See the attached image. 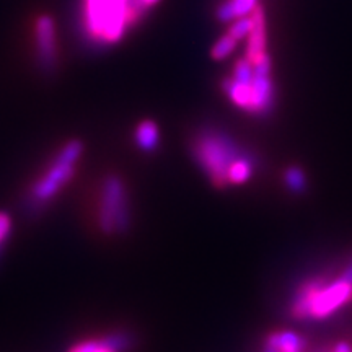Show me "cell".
<instances>
[{"label":"cell","mask_w":352,"mask_h":352,"mask_svg":"<svg viewBox=\"0 0 352 352\" xmlns=\"http://www.w3.org/2000/svg\"><path fill=\"white\" fill-rule=\"evenodd\" d=\"M144 12L140 0H85V26L94 41L113 44Z\"/></svg>","instance_id":"obj_1"},{"label":"cell","mask_w":352,"mask_h":352,"mask_svg":"<svg viewBox=\"0 0 352 352\" xmlns=\"http://www.w3.org/2000/svg\"><path fill=\"white\" fill-rule=\"evenodd\" d=\"M192 151L197 164L208 171L217 186H226L228 183V170L235 162L252 158L241 152L228 135L214 129L201 131L192 145Z\"/></svg>","instance_id":"obj_2"},{"label":"cell","mask_w":352,"mask_h":352,"mask_svg":"<svg viewBox=\"0 0 352 352\" xmlns=\"http://www.w3.org/2000/svg\"><path fill=\"white\" fill-rule=\"evenodd\" d=\"M82 148L80 140H72L59 152L52 168L30 191V201L33 202L34 208L39 209V206L54 197L56 192L70 182L76 173V162L80 157Z\"/></svg>","instance_id":"obj_3"},{"label":"cell","mask_w":352,"mask_h":352,"mask_svg":"<svg viewBox=\"0 0 352 352\" xmlns=\"http://www.w3.org/2000/svg\"><path fill=\"white\" fill-rule=\"evenodd\" d=\"M131 212L126 188L120 176H108L103 184L100 206V227L108 235L124 233L129 228Z\"/></svg>","instance_id":"obj_4"},{"label":"cell","mask_w":352,"mask_h":352,"mask_svg":"<svg viewBox=\"0 0 352 352\" xmlns=\"http://www.w3.org/2000/svg\"><path fill=\"white\" fill-rule=\"evenodd\" d=\"M352 298V285L336 280V283L323 285L314 294L311 303V318H327Z\"/></svg>","instance_id":"obj_5"},{"label":"cell","mask_w":352,"mask_h":352,"mask_svg":"<svg viewBox=\"0 0 352 352\" xmlns=\"http://www.w3.org/2000/svg\"><path fill=\"white\" fill-rule=\"evenodd\" d=\"M36 46L39 65L51 72L56 65V28L51 16L43 15L36 21Z\"/></svg>","instance_id":"obj_6"},{"label":"cell","mask_w":352,"mask_h":352,"mask_svg":"<svg viewBox=\"0 0 352 352\" xmlns=\"http://www.w3.org/2000/svg\"><path fill=\"white\" fill-rule=\"evenodd\" d=\"M252 103H250V113L266 114L271 111L274 103V85L270 74L254 72L252 83Z\"/></svg>","instance_id":"obj_7"},{"label":"cell","mask_w":352,"mask_h":352,"mask_svg":"<svg viewBox=\"0 0 352 352\" xmlns=\"http://www.w3.org/2000/svg\"><path fill=\"white\" fill-rule=\"evenodd\" d=\"M253 26L248 34V46H246V59L252 64H256L266 54V16L264 10L258 7L252 13Z\"/></svg>","instance_id":"obj_8"},{"label":"cell","mask_w":352,"mask_h":352,"mask_svg":"<svg viewBox=\"0 0 352 352\" xmlns=\"http://www.w3.org/2000/svg\"><path fill=\"white\" fill-rule=\"evenodd\" d=\"M258 8V0H228L217 8L220 21H233L241 16H250Z\"/></svg>","instance_id":"obj_9"},{"label":"cell","mask_w":352,"mask_h":352,"mask_svg":"<svg viewBox=\"0 0 352 352\" xmlns=\"http://www.w3.org/2000/svg\"><path fill=\"white\" fill-rule=\"evenodd\" d=\"M250 83L236 82L233 77L223 82V90H226L228 98L232 100V103L245 109V111H248L250 103H252V85Z\"/></svg>","instance_id":"obj_10"},{"label":"cell","mask_w":352,"mask_h":352,"mask_svg":"<svg viewBox=\"0 0 352 352\" xmlns=\"http://www.w3.org/2000/svg\"><path fill=\"white\" fill-rule=\"evenodd\" d=\"M267 346L279 352H300L305 347V340L292 331L274 333L267 338Z\"/></svg>","instance_id":"obj_11"},{"label":"cell","mask_w":352,"mask_h":352,"mask_svg":"<svg viewBox=\"0 0 352 352\" xmlns=\"http://www.w3.org/2000/svg\"><path fill=\"white\" fill-rule=\"evenodd\" d=\"M158 140H160V132L153 121H142L135 131V142L142 151L153 152L158 147Z\"/></svg>","instance_id":"obj_12"},{"label":"cell","mask_w":352,"mask_h":352,"mask_svg":"<svg viewBox=\"0 0 352 352\" xmlns=\"http://www.w3.org/2000/svg\"><path fill=\"white\" fill-rule=\"evenodd\" d=\"M253 175V158H243V160L235 162L228 170V183L241 184L248 182Z\"/></svg>","instance_id":"obj_13"},{"label":"cell","mask_w":352,"mask_h":352,"mask_svg":"<svg viewBox=\"0 0 352 352\" xmlns=\"http://www.w3.org/2000/svg\"><path fill=\"white\" fill-rule=\"evenodd\" d=\"M236 39H233L230 34H226V36L219 38L217 43L214 44L212 50H210V56H212V59L215 60H222V59H227L228 56L232 54L233 51H235L236 47Z\"/></svg>","instance_id":"obj_14"},{"label":"cell","mask_w":352,"mask_h":352,"mask_svg":"<svg viewBox=\"0 0 352 352\" xmlns=\"http://www.w3.org/2000/svg\"><path fill=\"white\" fill-rule=\"evenodd\" d=\"M284 179H285V184H287V188L292 192L305 191L307 179H305V175H303L302 168H298V166H290V168L285 170Z\"/></svg>","instance_id":"obj_15"},{"label":"cell","mask_w":352,"mask_h":352,"mask_svg":"<svg viewBox=\"0 0 352 352\" xmlns=\"http://www.w3.org/2000/svg\"><path fill=\"white\" fill-rule=\"evenodd\" d=\"M101 344L109 347V349H113L114 352H122V351L131 349L132 338L131 334H126V333H114V334H109V336L104 338V340H101Z\"/></svg>","instance_id":"obj_16"},{"label":"cell","mask_w":352,"mask_h":352,"mask_svg":"<svg viewBox=\"0 0 352 352\" xmlns=\"http://www.w3.org/2000/svg\"><path fill=\"white\" fill-rule=\"evenodd\" d=\"M252 26H253V20H252V15L250 16H241V19H236L232 21L230 28H228V34L233 39H236V41H240V39H245L248 38L250 32H252Z\"/></svg>","instance_id":"obj_17"},{"label":"cell","mask_w":352,"mask_h":352,"mask_svg":"<svg viewBox=\"0 0 352 352\" xmlns=\"http://www.w3.org/2000/svg\"><path fill=\"white\" fill-rule=\"evenodd\" d=\"M253 76H254V67L246 57L245 59H240L239 63L235 64V69H233V78H235L236 82L250 83L253 80Z\"/></svg>","instance_id":"obj_18"},{"label":"cell","mask_w":352,"mask_h":352,"mask_svg":"<svg viewBox=\"0 0 352 352\" xmlns=\"http://www.w3.org/2000/svg\"><path fill=\"white\" fill-rule=\"evenodd\" d=\"M10 228H12V222L10 219H8V215L0 212V246H2V243L8 236V233H10Z\"/></svg>","instance_id":"obj_19"},{"label":"cell","mask_w":352,"mask_h":352,"mask_svg":"<svg viewBox=\"0 0 352 352\" xmlns=\"http://www.w3.org/2000/svg\"><path fill=\"white\" fill-rule=\"evenodd\" d=\"M100 347V341H85L77 344L76 347H72L69 352H96V349Z\"/></svg>","instance_id":"obj_20"},{"label":"cell","mask_w":352,"mask_h":352,"mask_svg":"<svg viewBox=\"0 0 352 352\" xmlns=\"http://www.w3.org/2000/svg\"><path fill=\"white\" fill-rule=\"evenodd\" d=\"M341 280L346 284H351L352 285V259L347 264V267L344 271H342V276H341Z\"/></svg>","instance_id":"obj_21"},{"label":"cell","mask_w":352,"mask_h":352,"mask_svg":"<svg viewBox=\"0 0 352 352\" xmlns=\"http://www.w3.org/2000/svg\"><path fill=\"white\" fill-rule=\"evenodd\" d=\"M140 2H142V6H144V7L147 8V10H148V8L155 6V3L160 2V0H140Z\"/></svg>","instance_id":"obj_22"},{"label":"cell","mask_w":352,"mask_h":352,"mask_svg":"<svg viewBox=\"0 0 352 352\" xmlns=\"http://www.w3.org/2000/svg\"><path fill=\"white\" fill-rule=\"evenodd\" d=\"M96 352H114V351L109 349V347H107V346H103V344H101V341H100V347L96 349Z\"/></svg>","instance_id":"obj_23"},{"label":"cell","mask_w":352,"mask_h":352,"mask_svg":"<svg viewBox=\"0 0 352 352\" xmlns=\"http://www.w3.org/2000/svg\"><path fill=\"white\" fill-rule=\"evenodd\" d=\"M264 352H279V351L274 349V347H271V346H266V349H264Z\"/></svg>","instance_id":"obj_24"}]
</instances>
